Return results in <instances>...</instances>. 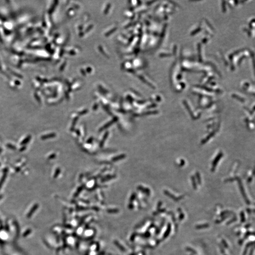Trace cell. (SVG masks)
Here are the masks:
<instances>
[{
  "mask_svg": "<svg viewBox=\"0 0 255 255\" xmlns=\"http://www.w3.org/2000/svg\"><path fill=\"white\" fill-rule=\"evenodd\" d=\"M54 137V134H49L45 135L41 137L42 139H46L47 138H51V137Z\"/></svg>",
  "mask_w": 255,
  "mask_h": 255,
  "instance_id": "6da1fadb",
  "label": "cell"
},
{
  "mask_svg": "<svg viewBox=\"0 0 255 255\" xmlns=\"http://www.w3.org/2000/svg\"><path fill=\"white\" fill-rule=\"evenodd\" d=\"M31 139V137L30 136H29L27 137L26 138H25L22 142L21 143V145H25L26 144L28 143L29 141Z\"/></svg>",
  "mask_w": 255,
  "mask_h": 255,
  "instance_id": "7a4b0ae2",
  "label": "cell"
},
{
  "mask_svg": "<svg viewBox=\"0 0 255 255\" xmlns=\"http://www.w3.org/2000/svg\"><path fill=\"white\" fill-rule=\"evenodd\" d=\"M6 173H5L4 174H3V177H2V179L1 180V181H0V187H1L2 185V184H3V182H4V180H5V178H6Z\"/></svg>",
  "mask_w": 255,
  "mask_h": 255,
  "instance_id": "3957f363",
  "label": "cell"
},
{
  "mask_svg": "<svg viewBox=\"0 0 255 255\" xmlns=\"http://www.w3.org/2000/svg\"><path fill=\"white\" fill-rule=\"evenodd\" d=\"M7 147H8L9 148H10V149H16L15 146H14V145H12L11 144L7 145Z\"/></svg>",
  "mask_w": 255,
  "mask_h": 255,
  "instance_id": "277c9868",
  "label": "cell"
}]
</instances>
